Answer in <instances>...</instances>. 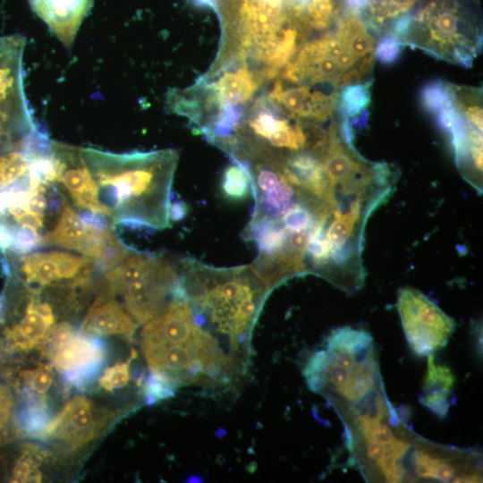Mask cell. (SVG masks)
<instances>
[{
	"label": "cell",
	"mask_w": 483,
	"mask_h": 483,
	"mask_svg": "<svg viewBox=\"0 0 483 483\" xmlns=\"http://www.w3.org/2000/svg\"><path fill=\"white\" fill-rule=\"evenodd\" d=\"M13 242L10 250L22 255L43 245L42 237L37 231L13 224Z\"/></svg>",
	"instance_id": "f1b7e54d"
},
{
	"label": "cell",
	"mask_w": 483,
	"mask_h": 483,
	"mask_svg": "<svg viewBox=\"0 0 483 483\" xmlns=\"http://www.w3.org/2000/svg\"><path fill=\"white\" fill-rule=\"evenodd\" d=\"M63 44L70 47L93 0H28Z\"/></svg>",
	"instance_id": "9a60e30c"
},
{
	"label": "cell",
	"mask_w": 483,
	"mask_h": 483,
	"mask_svg": "<svg viewBox=\"0 0 483 483\" xmlns=\"http://www.w3.org/2000/svg\"><path fill=\"white\" fill-rule=\"evenodd\" d=\"M3 301H4L3 297L0 295V312H1L2 309H3Z\"/></svg>",
	"instance_id": "8d00e7d4"
},
{
	"label": "cell",
	"mask_w": 483,
	"mask_h": 483,
	"mask_svg": "<svg viewBox=\"0 0 483 483\" xmlns=\"http://www.w3.org/2000/svg\"><path fill=\"white\" fill-rule=\"evenodd\" d=\"M107 228L100 229L85 224L71 206L64 205L55 227L42 237V242L43 245L74 250L96 259Z\"/></svg>",
	"instance_id": "4fadbf2b"
},
{
	"label": "cell",
	"mask_w": 483,
	"mask_h": 483,
	"mask_svg": "<svg viewBox=\"0 0 483 483\" xmlns=\"http://www.w3.org/2000/svg\"><path fill=\"white\" fill-rule=\"evenodd\" d=\"M80 152L97 186L99 213L113 225L152 230L170 225L174 149L116 154L80 148Z\"/></svg>",
	"instance_id": "6da1fadb"
},
{
	"label": "cell",
	"mask_w": 483,
	"mask_h": 483,
	"mask_svg": "<svg viewBox=\"0 0 483 483\" xmlns=\"http://www.w3.org/2000/svg\"><path fill=\"white\" fill-rule=\"evenodd\" d=\"M188 213V206L182 200H174L169 205V218L170 221L182 220Z\"/></svg>",
	"instance_id": "836d02e7"
},
{
	"label": "cell",
	"mask_w": 483,
	"mask_h": 483,
	"mask_svg": "<svg viewBox=\"0 0 483 483\" xmlns=\"http://www.w3.org/2000/svg\"><path fill=\"white\" fill-rule=\"evenodd\" d=\"M25 400L17 411L18 428L34 438H46L54 417L43 394L25 390Z\"/></svg>",
	"instance_id": "ffe728a7"
},
{
	"label": "cell",
	"mask_w": 483,
	"mask_h": 483,
	"mask_svg": "<svg viewBox=\"0 0 483 483\" xmlns=\"http://www.w3.org/2000/svg\"><path fill=\"white\" fill-rule=\"evenodd\" d=\"M51 155L55 183L61 184L78 208L99 213L97 186L83 161L80 148L51 141Z\"/></svg>",
	"instance_id": "8fae6325"
},
{
	"label": "cell",
	"mask_w": 483,
	"mask_h": 483,
	"mask_svg": "<svg viewBox=\"0 0 483 483\" xmlns=\"http://www.w3.org/2000/svg\"><path fill=\"white\" fill-rule=\"evenodd\" d=\"M47 453L40 446L27 445L14 465L11 482H38L41 479L38 467L46 459Z\"/></svg>",
	"instance_id": "d4e9b609"
},
{
	"label": "cell",
	"mask_w": 483,
	"mask_h": 483,
	"mask_svg": "<svg viewBox=\"0 0 483 483\" xmlns=\"http://www.w3.org/2000/svg\"><path fill=\"white\" fill-rule=\"evenodd\" d=\"M397 308L406 340L417 356H428L447 343L454 320L419 291L400 289Z\"/></svg>",
	"instance_id": "8992f818"
},
{
	"label": "cell",
	"mask_w": 483,
	"mask_h": 483,
	"mask_svg": "<svg viewBox=\"0 0 483 483\" xmlns=\"http://www.w3.org/2000/svg\"><path fill=\"white\" fill-rule=\"evenodd\" d=\"M17 277L27 284L49 286L64 282L72 288H84L91 282L94 259L64 251L20 255L13 263Z\"/></svg>",
	"instance_id": "52a82bcc"
},
{
	"label": "cell",
	"mask_w": 483,
	"mask_h": 483,
	"mask_svg": "<svg viewBox=\"0 0 483 483\" xmlns=\"http://www.w3.org/2000/svg\"><path fill=\"white\" fill-rule=\"evenodd\" d=\"M23 49L21 37H0V154L21 149L38 127L24 91Z\"/></svg>",
	"instance_id": "5b68a950"
},
{
	"label": "cell",
	"mask_w": 483,
	"mask_h": 483,
	"mask_svg": "<svg viewBox=\"0 0 483 483\" xmlns=\"http://www.w3.org/2000/svg\"><path fill=\"white\" fill-rule=\"evenodd\" d=\"M221 191L225 198L242 200L252 194V181L245 163L232 158L221 180Z\"/></svg>",
	"instance_id": "44dd1931"
},
{
	"label": "cell",
	"mask_w": 483,
	"mask_h": 483,
	"mask_svg": "<svg viewBox=\"0 0 483 483\" xmlns=\"http://www.w3.org/2000/svg\"><path fill=\"white\" fill-rule=\"evenodd\" d=\"M453 100V84L442 80H435L426 84L420 92L422 106L432 114L451 104Z\"/></svg>",
	"instance_id": "484cf974"
},
{
	"label": "cell",
	"mask_w": 483,
	"mask_h": 483,
	"mask_svg": "<svg viewBox=\"0 0 483 483\" xmlns=\"http://www.w3.org/2000/svg\"><path fill=\"white\" fill-rule=\"evenodd\" d=\"M377 0H343L350 12L361 14L372 3Z\"/></svg>",
	"instance_id": "d590c367"
},
{
	"label": "cell",
	"mask_w": 483,
	"mask_h": 483,
	"mask_svg": "<svg viewBox=\"0 0 483 483\" xmlns=\"http://www.w3.org/2000/svg\"><path fill=\"white\" fill-rule=\"evenodd\" d=\"M97 421L91 402L76 396L50 423L46 438L55 437L77 448L96 437Z\"/></svg>",
	"instance_id": "5bb4252c"
},
{
	"label": "cell",
	"mask_w": 483,
	"mask_h": 483,
	"mask_svg": "<svg viewBox=\"0 0 483 483\" xmlns=\"http://www.w3.org/2000/svg\"><path fill=\"white\" fill-rule=\"evenodd\" d=\"M374 51V39L361 21L341 16L334 30L301 47L285 65L284 79L336 89L362 82L371 72Z\"/></svg>",
	"instance_id": "3957f363"
},
{
	"label": "cell",
	"mask_w": 483,
	"mask_h": 483,
	"mask_svg": "<svg viewBox=\"0 0 483 483\" xmlns=\"http://www.w3.org/2000/svg\"><path fill=\"white\" fill-rule=\"evenodd\" d=\"M106 360H101L72 371L64 373L66 382L77 388H84L92 384L100 375Z\"/></svg>",
	"instance_id": "4dcf8cb0"
},
{
	"label": "cell",
	"mask_w": 483,
	"mask_h": 483,
	"mask_svg": "<svg viewBox=\"0 0 483 483\" xmlns=\"http://www.w3.org/2000/svg\"><path fill=\"white\" fill-rule=\"evenodd\" d=\"M177 386H179L177 383L167 375L151 370L145 379L142 393L147 404L152 405L172 397Z\"/></svg>",
	"instance_id": "4316f807"
},
{
	"label": "cell",
	"mask_w": 483,
	"mask_h": 483,
	"mask_svg": "<svg viewBox=\"0 0 483 483\" xmlns=\"http://www.w3.org/2000/svg\"><path fill=\"white\" fill-rule=\"evenodd\" d=\"M178 280V269L160 256L148 275L123 292L125 309L136 322H148L170 301Z\"/></svg>",
	"instance_id": "9c48e42d"
},
{
	"label": "cell",
	"mask_w": 483,
	"mask_h": 483,
	"mask_svg": "<svg viewBox=\"0 0 483 483\" xmlns=\"http://www.w3.org/2000/svg\"><path fill=\"white\" fill-rule=\"evenodd\" d=\"M404 46L396 37L386 34L377 42L375 57L384 64H392L398 60Z\"/></svg>",
	"instance_id": "1f68e13d"
},
{
	"label": "cell",
	"mask_w": 483,
	"mask_h": 483,
	"mask_svg": "<svg viewBox=\"0 0 483 483\" xmlns=\"http://www.w3.org/2000/svg\"><path fill=\"white\" fill-rule=\"evenodd\" d=\"M13 397L10 389L0 384V425L9 422Z\"/></svg>",
	"instance_id": "d6a6232c"
},
{
	"label": "cell",
	"mask_w": 483,
	"mask_h": 483,
	"mask_svg": "<svg viewBox=\"0 0 483 483\" xmlns=\"http://www.w3.org/2000/svg\"><path fill=\"white\" fill-rule=\"evenodd\" d=\"M160 256L131 250L123 260L106 271L105 281L108 294H123L132 284L148 275Z\"/></svg>",
	"instance_id": "d6986e66"
},
{
	"label": "cell",
	"mask_w": 483,
	"mask_h": 483,
	"mask_svg": "<svg viewBox=\"0 0 483 483\" xmlns=\"http://www.w3.org/2000/svg\"><path fill=\"white\" fill-rule=\"evenodd\" d=\"M55 321V317L51 305L32 295L25 306L24 315L20 322L7 329L5 334L14 348L29 351L44 343Z\"/></svg>",
	"instance_id": "e0dca14e"
},
{
	"label": "cell",
	"mask_w": 483,
	"mask_h": 483,
	"mask_svg": "<svg viewBox=\"0 0 483 483\" xmlns=\"http://www.w3.org/2000/svg\"><path fill=\"white\" fill-rule=\"evenodd\" d=\"M30 160L23 148L0 154V191L27 178Z\"/></svg>",
	"instance_id": "603a6c76"
},
{
	"label": "cell",
	"mask_w": 483,
	"mask_h": 483,
	"mask_svg": "<svg viewBox=\"0 0 483 483\" xmlns=\"http://www.w3.org/2000/svg\"><path fill=\"white\" fill-rule=\"evenodd\" d=\"M20 435V429L18 427L7 422L0 425V445L7 444Z\"/></svg>",
	"instance_id": "e575fe53"
},
{
	"label": "cell",
	"mask_w": 483,
	"mask_h": 483,
	"mask_svg": "<svg viewBox=\"0 0 483 483\" xmlns=\"http://www.w3.org/2000/svg\"><path fill=\"white\" fill-rule=\"evenodd\" d=\"M44 342H48L53 363L62 373L106 360V347L100 338L77 332L67 323L54 325Z\"/></svg>",
	"instance_id": "7c38bea8"
},
{
	"label": "cell",
	"mask_w": 483,
	"mask_h": 483,
	"mask_svg": "<svg viewBox=\"0 0 483 483\" xmlns=\"http://www.w3.org/2000/svg\"><path fill=\"white\" fill-rule=\"evenodd\" d=\"M178 272L199 326L227 335L233 350L249 339L270 292L250 265L216 267L184 258Z\"/></svg>",
	"instance_id": "7a4b0ae2"
},
{
	"label": "cell",
	"mask_w": 483,
	"mask_h": 483,
	"mask_svg": "<svg viewBox=\"0 0 483 483\" xmlns=\"http://www.w3.org/2000/svg\"><path fill=\"white\" fill-rule=\"evenodd\" d=\"M138 323L110 294L97 298L81 326L87 335H116L131 340Z\"/></svg>",
	"instance_id": "2e32d148"
},
{
	"label": "cell",
	"mask_w": 483,
	"mask_h": 483,
	"mask_svg": "<svg viewBox=\"0 0 483 483\" xmlns=\"http://www.w3.org/2000/svg\"><path fill=\"white\" fill-rule=\"evenodd\" d=\"M268 97L294 121L316 123L332 116L337 106L339 92L326 93L284 79L275 83Z\"/></svg>",
	"instance_id": "30bf717a"
},
{
	"label": "cell",
	"mask_w": 483,
	"mask_h": 483,
	"mask_svg": "<svg viewBox=\"0 0 483 483\" xmlns=\"http://www.w3.org/2000/svg\"><path fill=\"white\" fill-rule=\"evenodd\" d=\"M372 80L346 85L339 93L336 109L342 119L359 115L366 110L371 99Z\"/></svg>",
	"instance_id": "7402d4cb"
},
{
	"label": "cell",
	"mask_w": 483,
	"mask_h": 483,
	"mask_svg": "<svg viewBox=\"0 0 483 483\" xmlns=\"http://www.w3.org/2000/svg\"><path fill=\"white\" fill-rule=\"evenodd\" d=\"M401 41L439 59L470 67L481 48V25L469 0H430L413 14Z\"/></svg>",
	"instance_id": "277c9868"
},
{
	"label": "cell",
	"mask_w": 483,
	"mask_h": 483,
	"mask_svg": "<svg viewBox=\"0 0 483 483\" xmlns=\"http://www.w3.org/2000/svg\"><path fill=\"white\" fill-rule=\"evenodd\" d=\"M418 0H377L361 13L365 23L372 30H378L386 19L408 13Z\"/></svg>",
	"instance_id": "cb8c5ba5"
},
{
	"label": "cell",
	"mask_w": 483,
	"mask_h": 483,
	"mask_svg": "<svg viewBox=\"0 0 483 483\" xmlns=\"http://www.w3.org/2000/svg\"><path fill=\"white\" fill-rule=\"evenodd\" d=\"M52 366L40 364L37 368L21 370V381L28 386L26 391L38 394H44L53 382Z\"/></svg>",
	"instance_id": "83f0119b"
},
{
	"label": "cell",
	"mask_w": 483,
	"mask_h": 483,
	"mask_svg": "<svg viewBox=\"0 0 483 483\" xmlns=\"http://www.w3.org/2000/svg\"><path fill=\"white\" fill-rule=\"evenodd\" d=\"M134 356L135 353L133 352L126 362L117 363L107 368L99 378V386L106 391H114V389L125 386L131 377L130 363Z\"/></svg>",
	"instance_id": "f546056e"
},
{
	"label": "cell",
	"mask_w": 483,
	"mask_h": 483,
	"mask_svg": "<svg viewBox=\"0 0 483 483\" xmlns=\"http://www.w3.org/2000/svg\"><path fill=\"white\" fill-rule=\"evenodd\" d=\"M455 377L451 369L434 361L432 354L428 356V368L419 397L420 403L440 418L445 417L452 405L453 387Z\"/></svg>",
	"instance_id": "ac0fdd59"
},
{
	"label": "cell",
	"mask_w": 483,
	"mask_h": 483,
	"mask_svg": "<svg viewBox=\"0 0 483 483\" xmlns=\"http://www.w3.org/2000/svg\"><path fill=\"white\" fill-rule=\"evenodd\" d=\"M281 156H254L237 159L246 164L252 181L255 207L251 217H268L280 221L296 202L304 201L300 192L284 176ZM305 202V201H304Z\"/></svg>",
	"instance_id": "ba28073f"
}]
</instances>
